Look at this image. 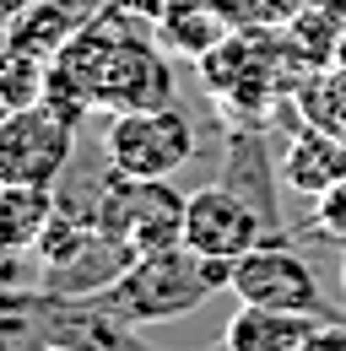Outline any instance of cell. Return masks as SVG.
I'll list each match as a JSON object with an SVG mask.
<instances>
[{"instance_id":"1","label":"cell","mask_w":346,"mask_h":351,"mask_svg":"<svg viewBox=\"0 0 346 351\" xmlns=\"http://www.w3.org/2000/svg\"><path fill=\"white\" fill-rule=\"evenodd\" d=\"M222 287H233V265L206 260L189 243H173V249H157V254H135L86 303L103 308L108 319H119L125 330H141V324H173V319L195 313Z\"/></svg>"},{"instance_id":"2","label":"cell","mask_w":346,"mask_h":351,"mask_svg":"<svg viewBox=\"0 0 346 351\" xmlns=\"http://www.w3.org/2000/svg\"><path fill=\"white\" fill-rule=\"evenodd\" d=\"M184 189H173L168 178H125L108 168L103 189L92 195V221L97 238L135 254H157L184 243Z\"/></svg>"},{"instance_id":"3","label":"cell","mask_w":346,"mask_h":351,"mask_svg":"<svg viewBox=\"0 0 346 351\" xmlns=\"http://www.w3.org/2000/svg\"><path fill=\"white\" fill-rule=\"evenodd\" d=\"M276 232H281V211L265 206L260 195H249L233 178L189 189V200H184V243L206 260L233 265L260 243H276Z\"/></svg>"},{"instance_id":"4","label":"cell","mask_w":346,"mask_h":351,"mask_svg":"<svg viewBox=\"0 0 346 351\" xmlns=\"http://www.w3.org/2000/svg\"><path fill=\"white\" fill-rule=\"evenodd\" d=\"M195 157V130L178 108H125L108 125V168L125 178H173Z\"/></svg>"},{"instance_id":"5","label":"cell","mask_w":346,"mask_h":351,"mask_svg":"<svg viewBox=\"0 0 346 351\" xmlns=\"http://www.w3.org/2000/svg\"><path fill=\"white\" fill-rule=\"evenodd\" d=\"M76 125L49 108V103H22L0 108V184H54L71 162Z\"/></svg>"},{"instance_id":"6","label":"cell","mask_w":346,"mask_h":351,"mask_svg":"<svg viewBox=\"0 0 346 351\" xmlns=\"http://www.w3.org/2000/svg\"><path fill=\"white\" fill-rule=\"evenodd\" d=\"M200 82L222 108H265L270 103V27H233L222 44L195 60Z\"/></svg>"},{"instance_id":"7","label":"cell","mask_w":346,"mask_h":351,"mask_svg":"<svg viewBox=\"0 0 346 351\" xmlns=\"http://www.w3.org/2000/svg\"><path fill=\"white\" fill-rule=\"evenodd\" d=\"M233 292H238V303L255 308H287V313H319L325 308L314 265L281 243H260L244 260H233Z\"/></svg>"},{"instance_id":"8","label":"cell","mask_w":346,"mask_h":351,"mask_svg":"<svg viewBox=\"0 0 346 351\" xmlns=\"http://www.w3.org/2000/svg\"><path fill=\"white\" fill-rule=\"evenodd\" d=\"M319 330V313H287V308H255L244 303L233 313L222 351H303Z\"/></svg>"},{"instance_id":"9","label":"cell","mask_w":346,"mask_h":351,"mask_svg":"<svg viewBox=\"0 0 346 351\" xmlns=\"http://www.w3.org/2000/svg\"><path fill=\"white\" fill-rule=\"evenodd\" d=\"M152 33H157L163 49L184 54V60H206V54L233 33V22L222 16L216 0H173L168 11L152 22Z\"/></svg>"},{"instance_id":"10","label":"cell","mask_w":346,"mask_h":351,"mask_svg":"<svg viewBox=\"0 0 346 351\" xmlns=\"http://www.w3.org/2000/svg\"><path fill=\"white\" fill-rule=\"evenodd\" d=\"M281 178L298 195H308V200L330 195L336 184H346V141H336V135H325V130L298 135L287 146V157H281Z\"/></svg>"},{"instance_id":"11","label":"cell","mask_w":346,"mask_h":351,"mask_svg":"<svg viewBox=\"0 0 346 351\" xmlns=\"http://www.w3.org/2000/svg\"><path fill=\"white\" fill-rule=\"evenodd\" d=\"M54 217V184H0V254H22Z\"/></svg>"},{"instance_id":"12","label":"cell","mask_w":346,"mask_h":351,"mask_svg":"<svg viewBox=\"0 0 346 351\" xmlns=\"http://www.w3.org/2000/svg\"><path fill=\"white\" fill-rule=\"evenodd\" d=\"M233 27H287L308 0H216Z\"/></svg>"},{"instance_id":"13","label":"cell","mask_w":346,"mask_h":351,"mask_svg":"<svg viewBox=\"0 0 346 351\" xmlns=\"http://www.w3.org/2000/svg\"><path fill=\"white\" fill-rule=\"evenodd\" d=\"M319 227L346 238V184H336L330 195H319Z\"/></svg>"},{"instance_id":"14","label":"cell","mask_w":346,"mask_h":351,"mask_svg":"<svg viewBox=\"0 0 346 351\" xmlns=\"http://www.w3.org/2000/svg\"><path fill=\"white\" fill-rule=\"evenodd\" d=\"M303 351H346V324H319Z\"/></svg>"},{"instance_id":"15","label":"cell","mask_w":346,"mask_h":351,"mask_svg":"<svg viewBox=\"0 0 346 351\" xmlns=\"http://www.w3.org/2000/svg\"><path fill=\"white\" fill-rule=\"evenodd\" d=\"M108 5H119V11H130V16H141V22H157V16L168 11L173 0H108Z\"/></svg>"},{"instance_id":"16","label":"cell","mask_w":346,"mask_h":351,"mask_svg":"<svg viewBox=\"0 0 346 351\" xmlns=\"http://www.w3.org/2000/svg\"><path fill=\"white\" fill-rule=\"evenodd\" d=\"M33 5H38V0H0V33H5L11 22H22V16L33 11Z\"/></svg>"},{"instance_id":"17","label":"cell","mask_w":346,"mask_h":351,"mask_svg":"<svg viewBox=\"0 0 346 351\" xmlns=\"http://www.w3.org/2000/svg\"><path fill=\"white\" fill-rule=\"evenodd\" d=\"M336 65L346 71V27H341V38H336Z\"/></svg>"},{"instance_id":"18","label":"cell","mask_w":346,"mask_h":351,"mask_svg":"<svg viewBox=\"0 0 346 351\" xmlns=\"http://www.w3.org/2000/svg\"><path fill=\"white\" fill-rule=\"evenodd\" d=\"M341 281H346V260H341Z\"/></svg>"},{"instance_id":"19","label":"cell","mask_w":346,"mask_h":351,"mask_svg":"<svg viewBox=\"0 0 346 351\" xmlns=\"http://www.w3.org/2000/svg\"><path fill=\"white\" fill-rule=\"evenodd\" d=\"M0 44H5V33H0Z\"/></svg>"}]
</instances>
